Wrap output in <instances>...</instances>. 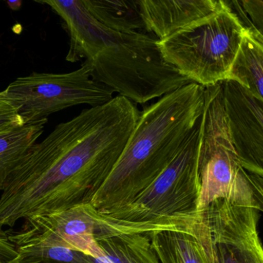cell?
I'll return each instance as SVG.
<instances>
[{
	"label": "cell",
	"instance_id": "cell-13",
	"mask_svg": "<svg viewBox=\"0 0 263 263\" xmlns=\"http://www.w3.org/2000/svg\"><path fill=\"white\" fill-rule=\"evenodd\" d=\"M96 239L104 255L92 257L93 263H160L147 234L115 230L103 221Z\"/></svg>",
	"mask_w": 263,
	"mask_h": 263
},
{
	"label": "cell",
	"instance_id": "cell-9",
	"mask_svg": "<svg viewBox=\"0 0 263 263\" xmlns=\"http://www.w3.org/2000/svg\"><path fill=\"white\" fill-rule=\"evenodd\" d=\"M215 263H263L258 231L260 212L226 199L213 201L204 211Z\"/></svg>",
	"mask_w": 263,
	"mask_h": 263
},
{
	"label": "cell",
	"instance_id": "cell-12",
	"mask_svg": "<svg viewBox=\"0 0 263 263\" xmlns=\"http://www.w3.org/2000/svg\"><path fill=\"white\" fill-rule=\"evenodd\" d=\"M144 31L162 41L215 13L221 0H138Z\"/></svg>",
	"mask_w": 263,
	"mask_h": 263
},
{
	"label": "cell",
	"instance_id": "cell-6",
	"mask_svg": "<svg viewBox=\"0 0 263 263\" xmlns=\"http://www.w3.org/2000/svg\"><path fill=\"white\" fill-rule=\"evenodd\" d=\"M201 115L182 148L156 179L132 202L105 215L122 222H167L198 212Z\"/></svg>",
	"mask_w": 263,
	"mask_h": 263
},
{
	"label": "cell",
	"instance_id": "cell-14",
	"mask_svg": "<svg viewBox=\"0 0 263 263\" xmlns=\"http://www.w3.org/2000/svg\"><path fill=\"white\" fill-rule=\"evenodd\" d=\"M263 38L246 30L227 80L241 84L263 101Z\"/></svg>",
	"mask_w": 263,
	"mask_h": 263
},
{
	"label": "cell",
	"instance_id": "cell-15",
	"mask_svg": "<svg viewBox=\"0 0 263 263\" xmlns=\"http://www.w3.org/2000/svg\"><path fill=\"white\" fill-rule=\"evenodd\" d=\"M92 16L110 30L121 33L144 31L138 0H84Z\"/></svg>",
	"mask_w": 263,
	"mask_h": 263
},
{
	"label": "cell",
	"instance_id": "cell-2",
	"mask_svg": "<svg viewBox=\"0 0 263 263\" xmlns=\"http://www.w3.org/2000/svg\"><path fill=\"white\" fill-rule=\"evenodd\" d=\"M204 106V87L192 83L146 107L113 170L90 204L106 215L132 202L178 155Z\"/></svg>",
	"mask_w": 263,
	"mask_h": 263
},
{
	"label": "cell",
	"instance_id": "cell-17",
	"mask_svg": "<svg viewBox=\"0 0 263 263\" xmlns=\"http://www.w3.org/2000/svg\"><path fill=\"white\" fill-rule=\"evenodd\" d=\"M245 30L263 38L262 0H224Z\"/></svg>",
	"mask_w": 263,
	"mask_h": 263
},
{
	"label": "cell",
	"instance_id": "cell-22",
	"mask_svg": "<svg viewBox=\"0 0 263 263\" xmlns=\"http://www.w3.org/2000/svg\"><path fill=\"white\" fill-rule=\"evenodd\" d=\"M7 4L11 10H18L21 8L22 2L21 1H13V2H7Z\"/></svg>",
	"mask_w": 263,
	"mask_h": 263
},
{
	"label": "cell",
	"instance_id": "cell-11",
	"mask_svg": "<svg viewBox=\"0 0 263 263\" xmlns=\"http://www.w3.org/2000/svg\"><path fill=\"white\" fill-rule=\"evenodd\" d=\"M160 263H215L204 212L185 224L148 234Z\"/></svg>",
	"mask_w": 263,
	"mask_h": 263
},
{
	"label": "cell",
	"instance_id": "cell-18",
	"mask_svg": "<svg viewBox=\"0 0 263 263\" xmlns=\"http://www.w3.org/2000/svg\"><path fill=\"white\" fill-rule=\"evenodd\" d=\"M18 252L30 254L58 263H93L92 257L78 251L57 246H33L17 249Z\"/></svg>",
	"mask_w": 263,
	"mask_h": 263
},
{
	"label": "cell",
	"instance_id": "cell-4",
	"mask_svg": "<svg viewBox=\"0 0 263 263\" xmlns=\"http://www.w3.org/2000/svg\"><path fill=\"white\" fill-rule=\"evenodd\" d=\"M202 130L198 155L200 179L197 212L218 199L262 211L263 178L240 164L228 129L221 83L204 87Z\"/></svg>",
	"mask_w": 263,
	"mask_h": 263
},
{
	"label": "cell",
	"instance_id": "cell-1",
	"mask_svg": "<svg viewBox=\"0 0 263 263\" xmlns=\"http://www.w3.org/2000/svg\"><path fill=\"white\" fill-rule=\"evenodd\" d=\"M140 112L121 95L58 124L35 143L0 195V237L21 220L90 203L110 175Z\"/></svg>",
	"mask_w": 263,
	"mask_h": 263
},
{
	"label": "cell",
	"instance_id": "cell-21",
	"mask_svg": "<svg viewBox=\"0 0 263 263\" xmlns=\"http://www.w3.org/2000/svg\"><path fill=\"white\" fill-rule=\"evenodd\" d=\"M9 263H58L51 260L45 259V258H40L30 254L19 252V255L13 261Z\"/></svg>",
	"mask_w": 263,
	"mask_h": 263
},
{
	"label": "cell",
	"instance_id": "cell-8",
	"mask_svg": "<svg viewBox=\"0 0 263 263\" xmlns=\"http://www.w3.org/2000/svg\"><path fill=\"white\" fill-rule=\"evenodd\" d=\"M101 224V212L87 203L30 218L24 221L19 232L9 234L7 238L16 249L57 246L98 258L104 255L96 239Z\"/></svg>",
	"mask_w": 263,
	"mask_h": 263
},
{
	"label": "cell",
	"instance_id": "cell-10",
	"mask_svg": "<svg viewBox=\"0 0 263 263\" xmlns=\"http://www.w3.org/2000/svg\"><path fill=\"white\" fill-rule=\"evenodd\" d=\"M221 83L228 129L240 164L263 178V101L235 81Z\"/></svg>",
	"mask_w": 263,
	"mask_h": 263
},
{
	"label": "cell",
	"instance_id": "cell-20",
	"mask_svg": "<svg viewBox=\"0 0 263 263\" xmlns=\"http://www.w3.org/2000/svg\"><path fill=\"white\" fill-rule=\"evenodd\" d=\"M19 255L14 245L7 237H0V263H9Z\"/></svg>",
	"mask_w": 263,
	"mask_h": 263
},
{
	"label": "cell",
	"instance_id": "cell-19",
	"mask_svg": "<svg viewBox=\"0 0 263 263\" xmlns=\"http://www.w3.org/2000/svg\"><path fill=\"white\" fill-rule=\"evenodd\" d=\"M26 122L20 114V105L7 89L0 91V135L22 127Z\"/></svg>",
	"mask_w": 263,
	"mask_h": 263
},
{
	"label": "cell",
	"instance_id": "cell-16",
	"mask_svg": "<svg viewBox=\"0 0 263 263\" xmlns=\"http://www.w3.org/2000/svg\"><path fill=\"white\" fill-rule=\"evenodd\" d=\"M47 120L29 123L10 133L0 135V193L12 172L29 149L44 133Z\"/></svg>",
	"mask_w": 263,
	"mask_h": 263
},
{
	"label": "cell",
	"instance_id": "cell-3",
	"mask_svg": "<svg viewBox=\"0 0 263 263\" xmlns=\"http://www.w3.org/2000/svg\"><path fill=\"white\" fill-rule=\"evenodd\" d=\"M158 41L146 32L121 33L103 25L84 63L95 81L144 104L193 83L164 59Z\"/></svg>",
	"mask_w": 263,
	"mask_h": 263
},
{
	"label": "cell",
	"instance_id": "cell-5",
	"mask_svg": "<svg viewBox=\"0 0 263 263\" xmlns=\"http://www.w3.org/2000/svg\"><path fill=\"white\" fill-rule=\"evenodd\" d=\"M245 30L221 0L215 13L158 41L164 59L202 87L228 79Z\"/></svg>",
	"mask_w": 263,
	"mask_h": 263
},
{
	"label": "cell",
	"instance_id": "cell-7",
	"mask_svg": "<svg viewBox=\"0 0 263 263\" xmlns=\"http://www.w3.org/2000/svg\"><path fill=\"white\" fill-rule=\"evenodd\" d=\"M6 89L19 104L26 124L47 120L52 114L73 106L103 105L113 98L114 93L92 78L85 63L70 73L33 72L17 78Z\"/></svg>",
	"mask_w": 263,
	"mask_h": 263
}]
</instances>
